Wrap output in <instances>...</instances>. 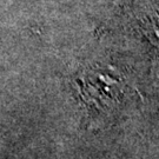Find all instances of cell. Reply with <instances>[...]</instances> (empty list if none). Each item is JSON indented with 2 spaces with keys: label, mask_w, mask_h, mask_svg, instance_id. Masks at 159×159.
<instances>
[{
  "label": "cell",
  "mask_w": 159,
  "mask_h": 159,
  "mask_svg": "<svg viewBox=\"0 0 159 159\" xmlns=\"http://www.w3.org/2000/svg\"><path fill=\"white\" fill-rule=\"evenodd\" d=\"M151 32L153 34H156L159 38V12L156 13V16L152 19V23H151Z\"/></svg>",
  "instance_id": "cell-1"
}]
</instances>
